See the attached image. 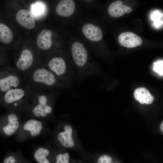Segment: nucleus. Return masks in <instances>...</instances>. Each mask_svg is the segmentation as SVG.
I'll return each mask as SVG.
<instances>
[{
    "mask_svg": "<svg viewBox=\"0 0 163 163\" xmlns=\"http://www.w3.org/2000/svg\"><path fill=\"white\" fill-rule=\"evenodd\" d=\"M30 88L28 105L26 110L29 111L33 118L40 119L52 118L57 93L56 91H43L30 87Z\"/></svg>",
    "mask_w": 163,
    "mask_h": 163,
    "instance_id": "f257e3e1",
    "label": "nucleus"
},
{
    "mask_svg": "<svg viewBox=\"0 0 163 163\" xmlns=\"http://www.w3.org/2000/svg\"><path fill=\"white\" fill-rule=\"evenodd\" d=\"M26 85L39 90L54 91L67 86L48 68L40 67L24 74Z\"/></svg>",
    "mask_w": 163,
    "mask_h": 163,
    "instance_id": "f03ea898",
    "label": "nucleus"
},
{
    "mask_svg": "<svg viewBox=\"0 0 163 163\" xmlns=\"http://www.w3.org/2000/svg\"><path fill=\"white\" fill-rule=\"evenodd\" d=\"M71 52L79 76L85 78L92 75H99V69L82 43L78 42L74 43L72 46Z\"/></svg>",
    "mask_w": 163,
    "mask_h": 163,
    "instance_id": "7ed1b4c3",
    "label": "nucleus"
},
{
    "mask_svg": "<svg viewBox=\"0 0 163 163\" xmlns=\"http://www.w3.org/2000/svg\"><path fill=\"white\" fill-rule=\"evenodd\" d=\"M30 90V87L26 85L8 90L0 94L1 105L8 110L20 112L26 110Z\"/></svg>",
    "mask_w": 163,
    "mask_h": 163,
    "instance_id": "20e7f679",
    "label": "nucleus"
},
{
    "mask_svg": "<svg viewBox=\"0 0 163 163\" xmlns=\"http://www.w3.org/2000/svg\"><path fill=\"white\" fill-rule=\"evenodd\" d=\"M48 68L67 86L72 82L74 73L72 69L64 57L55 56L49 59L47 64Z\"/></svg>",
    "mask_w": 163,
    "mask_h": 163,
    "instance_id": "39448f33",
    "label": "nucleus"
},
{
    "mask_svg": "<svg viewBox=\"0 0 163 163\" xmlns=\"http://www.w3.org/2000/svg\"><path fill=\"white\" fill-rule=\"evenodd\" d=\"M41 120L33 118L22 123L16 134V139L22 142L41 134L44 128V124Z\"/></svg>",
    "mask_w": 163,
    "mask_h": 163,
    "instance_id": "423d86ee",
    "label": "nucleus"
},
{
    "mask_svg": "<svg viewBox=\"0 0 163 163\" xmlns=\"http://www.w3.org/2000/svg\"><path fill=\"white\" fill-rule=\"evenodd\" d=\"M21 112L8 110L0 119V131L3 135L11 136L16 133L22 123L20 113Z\"/></svg>",
    "mask_w": 163,
    "mask_h": 163,
    "instance_id": "0eeeda50",
    "label": "nucleus"
},
{
    "mask_svg": "<svg viewBox=\"0 0 163 163\" xmlns=\"http://www.w3.org/2000/svg\"><path fill=\"white\" fill-rule=\"evenodd\" d=\"M19 74L16 70L11 69H3L1 70L0 94L10 89L20 87L21 79Z\"/></svg>",
    "mask_w": 163,
    "mask_h": 163,
    "instance_id": "6e6552de",
    "label": "nucleus"
},
{
    "mask_svg": "<svg viewBox=\"0 0 163 163\" xmlns=\"http://www.w3.org/2000/svg\"><path fill=\"white\" fill-rule=\"evenodd\" d=\"M75 132L73 127L69 123L61 124L56 131L55 137L56 143L62 148H74L76 145Z\"/></svg>",
    "mask_w": 163,
    "mask_h": 163,
    "instance_id": "1a4fd4ad",
    "label": "nucleus"
},
{
    "mask_svg": "<svg viewBox=\"0 0 163 163\" xmlns=\"http://www.w3.org/2000/svg\"><path fill=\"white\" fill-rule=\"evenodd\" d=\"M34 57L32 52L29 50L25 49L21 53L16 62V66L20 72L28 71L32 66Z\"/></svg>",
    "mask_w": 163,
    "mask_h": 163,
    "instance_id": "9d476101",
    "label": "nucleus"
},
{
    "mask_svg": "<svg viewBox=\"0 0 163 163\" xmlns=\"http://www.w3.org/2000/svg\"><path fill=\"white\" fill-rule=\"evenodd\" d=\"M118 41L122 46L128 48H133L140 45L142 40L134 33L127 32L122 33L119 36Z\"/></svg>",
    "mask_w": 163,
    "mask_h": 163,
    "instance_id": "9b49d317",
    "label": "nucleus"
},
{
    "mask_svg": "<svg viewBox=\"0 0 163 163\" xmlns=\"http://www.w3.org/2000/svg\"><path fill=\"white\" fill-rule=\"evenodd\" d=\"M82 33L88 40L92 41L97 42L102 38L103 34L101 29L97 26L90 23L84 24L82 29Z\"/></svg>",
    "mask_w": 163,
    "mask_h": 163,
    "instance_id": "f8f14e48",
    "label": "nucleus"
},
{
    "mask_svg": "<svg viewBox=\"0 0 163 163\" xmlns=\"http://www.w3.org/2000/svg\"><path fill=\"white\" fill-rule=\"evenodd\" d=\"M17 22L25 28L32 29L35 25L34 17L29 11L22 9L18 11L16 15Z\"/></svg>",
    "mask_w": 163,
    "mask_h": 163,
    "instance_id": "ddd939ff",
    "label": "nucleus"
},
{
    "mask_svg": "<svg viewBox=\"0 0 163 163\" xmlns=\"http://www.w3.org/2000/svg\"><path fill=\"white\" fill-rule=\"evenodd\" d=\"M109 14L112 17L118 18L120 17L126 13H130L132 9L120 0H117L112 3L109 6L108 9Z\"/></svg>",
    "mask_w": 163,
    "mask_h": 163,
    "instance_id": "4468645a",
    "label": "nucleus"
},
{
    "mask_svg": "<svg viewBox=\"0 0 163 163\" xmlns=\"http://www.w3.org/2000/svg\"><path fill=\"white\" fill-rule=\"evenodd\" d=\"M75 4L72 0H61L57 5L56 11L59 15L64 17L71 16L74 11Z\"/></svg>",
    "mask_w": 163,
    "mask_h": 163,
    "instance_id": "2eb2a0df",
    "label": "nucleus"
},
{
    "mask_svg": "<svg viewBox=\"0 0 163 163\" xmlns=\"http://www.w3.org/2000/svg\"><path fill=\"white\" fill-rule=\"evenodd\" d=\"M52 31L48 29H44L38 34L37 40V44L39 48L46 50L50 48L52 44Z\"/></svg>",
    "mask_w": 163,
    "mask_h": 163,
    "instance_id": "dca6fc26",
    "label": "nucleus"
},
{
    "mask_svg": "<svg viewBox=\"0 0 163 163\" xmlns=\"http://www.w3.org/2000/svg\"><path fill=\"white\" fill-rule=\"evenodd\" d=\"M134 96L135 99L141 104H152L154 101V98L149 91L144 87H139L136 88L134 92Z\"/></svg>",
    "mask_w": 163,
    "mask_h": 163,
    "instance_id": "f3484780",
    "label": "nucleus"
},
{
    "mask_svg": "<svg viewBox=\"0 0 163 163\" xmlns=\"http://www.w3.org/2000/svg\"><path fill=\"white\" fill-rule=\"evenodd\" d=\"M52 150L49 147H40L35 151L34 158L38 163H50L49 158L52 153Z\"/></svg>",
    "mask_w": 163,
    "mask_h": 163,
    "instance_id": "a211bd4d",
    "label": "nucleus"
},
{
    "mask_svg": "<svg viewBox=\"0 0 163 163\" xmlns=\"http://www.w3.org/2000/svg\"><path fill=\"white\" fill-rule=\"evenodd\" d=\"M13 38V34L11 30L6 25L0 23V41L5 44L11 42Z\"/></svg>",
    "mask_w": 163,
    "mask_h": 163,
    "instance_id": "6ab92c4d",
    "label": "nucleus"
},
{
    "mask_svg": "<svg viewBox=\"0 0 163 163\" xmlns=\"http://www.w3.org/2000/svg\"><path fill=\"white\" fill-rule=\"evenodd\" d=\"M70 156L66 152L60 151L57 154L55 163H70Z\"/></svg>",
    "mask_w": 163,
    "mask_h": 163,
    "instance_id": "aec40b11",
    "label": "nucleus"
},
{
    "mask_svg": "<svg viewBox=\"0 0 163 163\" xmlns=\"http://www.w3.org/2000/svg\"><path fill=\"white\" fill-rule=\"evenodd\" d=\"M32 12L36 16L42 14L45 11V6L42 3L37 2L32 5L31 7Z\"/></svg>",
    "mask_w": 163,
    "mask_h": 163,
    "instance_id": "412c9836",
    "label": "nucleus"
},
{
    "mask_svg": "<svg viewBox=\"0 0 163 163\" xmlns=\"http://www.w3.org/2000/svg\"><path fill=\"white\" fill-rule=\"evenodd\" d=\"M163 16L162 13L159 11H156L153 14L152 20L155 21V25L156 27H159L163 24V20H161Z\"/></svg>",
    "mask_w": 163,
    "mask_h": 163,
    "instance_id": "4be33fe9",
    "label": "nucleus"
},
{
    "mask_svg": "<svg viewBox=\"0 0 163 163\" xmlns=\"http://www.w3.org/2000/svg\"><path fill=\"white\" fill-rule=\"evenodd\" d=\"M153 70L161 75H163V61H159L154 63Z\"/></svg>",
    "mask_w": 163,
    "mask_h": 163,
    "instance_id": "5701e85b",
    "label": "nucleus"
},
{
    "mask_svg": "<svg viewBox=\"0 0 163 163\" xmlns=\"http://www.w3.org/2000/svg\"><path fill=\"white\" fill-rule=\"evenodd\" d=\"M97 163H113L111 158L107 155H103L98 159Z\"/></svg>",
    "mask_w": 163,
    "mask_h": 163,
    "instance_id": "b1692460",
    "label": "nucleus"
},
{
    "mask_svg": "<svg viewBox=\"0 0 163 163\" xmlns=\"http://www.w3.org/2000/svg\"><path fill=\"white\" fill-rule=\"evenodd\" d=\"M16 153L11 154L6 157L4 159L3 163H17L16 156Z\"/></svg>",
    "mask_w": 163,
    "mask_h": 163,
    "instance_id": "393cba45",
    "label": "nucleus"
}]
</instances>
